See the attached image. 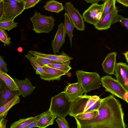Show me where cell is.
Segmentation results:
<instances>
[{
  "mask_svg": "<svg viewBox=\"0 0 128 128\" xmlns=\"http://www.w3.org/2000/svg\"><path fill=\"white\" fill-rule=\"evenodd\" d=\"M15 81L21 95L24 98L30 95L36 87L33 86L30 80L27 78L24 80H19L14 78Z\"/></svg>",
  "mask_w": 128,
  "mask_h": 128,
  "instance_id": "17",
  "label": "cell"
},
{
  "mask_svg": "<svg viewBox=\"0 0 128 128\" xmlns=\"http://www.w3.org/2000/svg\"><path fill=\"white\" fill-rule=\"evenodd\" d=\"M64 92L67 98L72 102L82 96L84 93L82 88L78 82L68 84L64 88Z\"/></svg>",
  "mask_w": 128,
  "mask_h": 128,
  "instance_id": "15",
  "label": "cell"
},
{
  "mask_svg": "<svg viewBox=\"0 0 128 128\" xmlns=\"http://www.w3.org/2000/svg\"><path fill=\"white\" fill-rule=\"evenodd\" d=\"M34 57L35 60L41 67L50 64H70L71 62L70 61L66 62H61L53 60L47 58L36 56Z\"/></svg>",
  "mask_w": 128,
  "mask_h": 128,
  "instance_id": "27",
  "label": "cell"
},
{
  "mask_svg": "<svg viewBox=\"0 0 128 128\" xmlns=\"http://www.w3.org/2000/svg\"><path fill=\"white\" fill-rule=\"evenodd\" d=\"M18 96H15L11 100L0 107V120L6 116L8 111L13 106L20 102Z\"/></svg>",
  "mask_w": 128,
  "mask_h": 128,
  "instance_id": "22",
  "label": "cell"
},
{
  "mask_svg": "<svg viewBox=\"0 0 128 128\" xmlns=\"http://www.w3.org/2000/svg\"><path fill=\"white\" fill-rule=\"evenodd\" d=\"M116 52H112L108 54L102 64L104 71L109 75H114L116 64Z\"/></svg>",
  "mask_w": 128,
  "mask_h": 128,
  "instance_id": "13",
  "label": "cell"
},
{
  "mask_svg": "<svg viewBox=\"0 0 128 128\" xmlns=\"http://www.w3.org/2000/svg\"><path fill=\"white\" fill-rule=\"evenodd\" d=\"M116 1L124 6L128 7V0H116Z\"/></svg>",
  "mask_w": 128,
  "mask_h": 128,
  "instance_id": "38",
  "label": "cell"
},
{
  "mask_svg": "<svg viewBox=\"0 0 128 128\" xmlns=\"http://www.w3.org/2000/svg\"><path fill=\"white\" fill-rule=\"evenodd\" d=\"M58 26V30L52 42V46L54 54L59 52L60 48L65 42L66 34L63 24L60 23Z\"/></svg>",
  "mask_w": 128,
  "mask_h": 128,
  "instance_id": "12",
  "label": "cell"
},
{
  "mask_svg": "<svg viewBox=\"0 0 128 128\" xmlns=\"http://www.w3.org/2000/svg\"><path fill=\"white\" fill-rule=\"evenodd\" d=\"M124 99L125 101L128 103V92H126L124 96Z\"/></svg>",
  "mask_w": 128,
  "mask_h": 128,
  "instance_id": "44",
  "label": "cell"
},
{
  "mask_svg": "<svg viewBox=\"0 0 128 128\" xmlns=\"http://www.w3.org/2000/svg\"><path fill=\"white\" fill-rule=\"evenodd\" d=\"M3 28H0V40L1 42L8 46L10 44L11 38L8 36L6 32Z\"/></svg>",
  "mask_w": 128,
  "mask_h": 128,
  "instance_id": "31",
  "label": "cell"
},
{
  "mask_svg": "<svg viewBox=\"0 0 128 128\" xmlns=\"http://www.w3.org/2000/svg\"><path fill=\"white\" fill-rule=\"evenodd\" d=\"M114 72L116 80L128 92V65L122 62L116 63Z\"/></svg>",
  "mask_w": 128,
  "mask_h": 128,
  "instance_id": "11",
  "label": "cell"
},
{
  "mask_svg": "<svg viewBox=\"0 0 128 128\" xmlns=\"http://www.w3.org/2000/svg\"><path fill=\"white\" fill-rule=\"evenodd\" d=\"M30 19L33 24V30L36 33H49L54 26L55 20L52 16L41 14L36 11Z\"/></svg>",
  "mask_w": 128,
  "mask_h": 128,
  "instance_id": "5",
  "label": "cell"
},
{
  "mask_svg": "<svg viewBox=\"0 0 128 128\" xmlns=\"http://www.w3.org/2000/svg\"><path fill=\"white\" fill-rule=\"evenodd\" d=\"M0 70L7 73L8 72L7 68V64L4 61L3 57L0 56Z\"/></svg>",
  "mask_w": 128,
  "mask_h": 128,
  "instance_id": "35",
  "label": "cell"
},
{
  "mask_svg": "<svg viewBox=\"0 0 128 128\" xmlns=\"http://www.w3.org/2000/svg\"><path fill=\"white\" fill-rule=\"evenodd\" d=\"M57 116L49 109L43 112L41 117L39 119L38 123V127L45 128L54 124V120Z\"/></svg>",
  "mask_w": 128,
  "mask_h": 128,
  "instance_id": "18",
  "label": "cell"
},
{
  "mask_svg": "<svg viewBox=\"0 0 128 128\" xmlns=\"http://www.w3.org/2000/svg\"><path fill=\"white\" fill-rule=\"evenodd\" d=\"M88 3H92L94 2L98 3L100 1L104 2L106 0H84Z\"/></svg>",
  "mask_w": 128,
  "mask_h": 128,
  "instance_id": "40",
  "label": "cell"
},
{
  "mask_svg": "<svg viewBox=\"0 0 128 128\" xmlns=\"http://www.w3.org/2000/svg\"><path fill=\"white\" fill-rule=\"evenodd\" d=\"M44 7L46 10L57 14L64 9V6L62 3L55 0L47 1Z\"/></svg>",
  "mask_w": 128,
  "mask_h": 128,
  "instance_id": "23",
  "label": "cell"
},
{
  "mask_svg": "<svg viewBox=\"0 0 128 128\" xmlns=\"http://www.w3.org/2000/svg\"><path fill=\"white\" fill-rule=\"evenodd\" d=\"M117 22H119L128 30V18H124L122 16L118 14L115 20L114 24Z\"/></svg>",
  "mask_w": 128,
  "mask_h": 128,
  "instance_id": "32",
  "label": "cell"
},
{
  "mask_svg": "<svg viewBox=\"0 0 128 128\" xmlns=\"http://www.w3.org/2000/svg\"><path fill=\"white\" fill-rule=\"evenodd\" d=\"M18 51L20 52H22L23 51V49L21 47H19L17 49Z\"/></svg>",
  "mask_w": 128,
  "mask_h": 128,
  "instance_id": "45",
  "label": "cell"
},
{
  "mask_svg": "<svg viewBox=\"0 0 128 128\" xmlns=\"http://www.w3.org/2000/svg\"><path fill=\"white\" fill-rule=\"evenodd\" d=\"M94 119L81 120L75 118L77 128H126L124 114L120 101L110 94L102 99Z\"/></svg>",
  "mask_w": 128,
  "mask_h": 128,
  "instance_id": "1",
  "label": "cell"
},
{
  "mask_svg": "<svg viewBox=\"0 0 128 128\" xmlns=\"http://www.w3.org/2000/svg\"></svg>",
  "mask_w": 128,
  "mask_h": 128,
  "instance_id": "48",
  "label": "cell"
},
{
  "mask_svg": "<svg viewBox=\"0 0 128 128\" xmlns=\"http://www.w3.org/2000/svg\"><path fill=\"white\" fill-rule=\"evenodd\" d=\"M3 0H0V3L3 2Z\"/></svg>",
  "mask_w": 128,
  "mask_h": 128,
  "instance_id": "46",
  "label": "cell"
},
{
  "mask_svg": "<svg viewBox=\"0 0 128 128\" xmlns=\"http://www.w3.org/2000/svg\"><path fill=\"white\" fill-rule=\"evenodd\" d=\"M0 78L6 83L7 86L12 90H18V87L14 79L7 73L0 70Z\"/></svg>",
  "mask_w": 128,
  "mask_h": 128,
  "instance_id": "24",
  "label": "cell"
},
{
  "mask_svg": "<svg viewBox=\"0 0 128 128\" xmlns=\"http://www.w3.org/2000/svg\"><path fill=\"white\" fill-rule=\"evenodd\" d=\"M18 24V22H15L14 20L0 22V28L9 31L16 27Z\"/></svg>",
  "mask_w": 128,
  "mask_h": 128,
  "instance_id": "29",
  "label": "cell"
},
{
  "mask_svg": "<svg viewBox=\"0 0 128 128\" xmlns=\"http://www.w3.org/2000/svg\"><path fill=\"white\" fill-rule=\"evenodd\" d=\"M21 95L19 90H11L7 86L5 89L0 93V107L9 102L15 96Z\"/></svg>",
  "mask_w": 128,
  "mask_h": 128,
  "instance_id": "19",
  "label": "cell"
},
{
  "mask_svg": "<svg viewBox=\"0 0 128 128\" xmlns=\"http://www.w3.org/2000/svg\"><path fill=\"white\" fill-rule=\"evenodd\" d=\"M7 85L5 82L0 78V93L2 92L6 88Z\"/></svg>",
  "mask_w": 128,
  "mask_h": 128,
  "instance_id": "36",
  "label": "cell"
},
{
  "mask_svg": "<svg viewBox=\"0 0 128 128\" xmlns=\"http://www.w3.org/2000/svg\"><path fill=\"white\" fill-rule=\"evenodd\" d=\"M98 3H92L82 15L84 21L94 26L101 20L103 11L104 4H100Z\"/></svg>",
  "mask_w": 128,
  "mask_h": 128,
  "instance_id": "8",
  "label": "cell"
},
{
  "mask_svg": "<svg viewBox=\"0 0 128 128\" xmlns=\"http://www.w3.org/2000/svg\"><path fill=\"white\" fill-rule=\"evenodd\" d=\"M41 0H26L25 2L24 9L34 6Z\"/></svg>",
  "mask_w": 128,
  "mask_h": 128,
  "instance_id": "34",
  "label": "cell"
},
{
  "mask_svg": "<svg viewBox=\"0 0 128 128\" xmlns=\"http://www.w3.org/2000/svg\"><path fill=\"white\" fill-rule=\"evenodd\" d=\"M43 114V112L34 117H30L26 118L20 119L12 124L10 128H26L30 124L37 119L41 118Z\"/></svg>",
  "mask_w": 128,
  "mask_h": 128,
  "instance_id": "20",
  "label": "cell"
},
{
  "mask_svg": "<svg viewBox=\"0 0 128 128\" xmlns=\"http://www.w3.org/2000/svg\"><path fill=\"white\" fill-rule=\"evenodd\" d=\"M72 102L62 92L51 98L49 109L58 117L65 118L70 113Z\"/></svg>",
  "mask_w": 128,
  "mask_h": 128,
  "instance_id": "3",
  "label": "cell"
},
{
  "mask_svg": "<svg viewBox=\"0 0 128 128\" xmlns=\"http://www.w3.org/2000/svg\"><path fill=\"white\" fill-rule=\"evenodd\" d=\"M98 114V110H94L78 114L74 118L81 120H90L95 118Z\"/></svg>",
  "mask_w": 128,
  "mask_h": 128,
  "instance_id": "26",
  "label": "cell"
},
{
  "mask_svg": "<svg viewBox=\"0 0 128 128\" xmlns=\"http://www.w3.org/2000/svg\"><path fill=\"white\" fill-rule=\"evenodd\" d=\"M68 64H48L45 66L58 70L67 74L72 69L71 67Z\"/></svg>",
  "mask_w": 128,
  "mask_h": 128,
  "instance_id": "28",
  "label": "cell"
},
{
  "mask_svg": "<svg viewBox=\"0 0 128 128\" xmlns=\"http://www.w3.org/2000/svg\"><path fill=\"white\" fill-rule=\"evenodd\" d=\"M28 53L34 56L47 58L61 62H66L73 59V58L70 57L62 51V52L59 55L56 54H47L44 53L32 50L29 51Z\"/></svg>",
  "mask_w": 128,
  "mask_h": 128,
  "instance_id": "14",
  "label": "cell"
},
{
  "mask_svg": "<svg viewBox=\"0 0 128 128\" xmlns=\"http://www.w3.org/2000/svg\"><path fill=\"white\" fill-rule=\"evenodd\" d=\"M0 120V128H6V122L5 121L4 118L3 117Z\"/></svg>",
  "mask_w": 128,
  "mask_h": 128,
  "instance_id": "39",
  "label": "cell"
},
{
  "mask_svg": "<svg viewBox=\"0 0 128 128\" xmlns=\"http://www.w3.org/2000/svg\"><path fill=\"white\" fill-rule=\"evenodd\" d=\"M3 14L0 17V22L14 20L25 10V2H19L15 0H3Z\"/></svg>",
  "mask_w": 128,
  "mask_h": 128,
  "instance_id": "4",
  "label": "cell"
},
{
  "mask_svg": "<svg viewBox=\"0 0 128 128\" xmlns=\"http://www.w3.org/2000/svg\"><path fill=\"white\" fill-rule=\"evenodd\" d=\"M115 4L113 5L105 16L94 26L96 29L99 30H107L114 24L116 17L118 14V11Z\"/></svg>",
  "mask_w": 128,
  "mask_h": 128,
  "instance_id": "10",
  "label": "cell"
},
{
  "mask_svg": "<svg viewBox=\"0 0 128 128\" xmlns=\"http://www.w3.org/2000/svg\"><path fill=\"white\" fill-rule=\"evenodd\" d=\"M38 118L35 120L34 122H32L27 126L26 128H31L34 127H38L37 123L39 120V119L41 118Z\"/></svg>",
  "mask_w": 128,
  "mask_h": 128,
  "instance_id": "37",
  "label": "cell"
},
{
  "mask_svg": "<svg viewBox=\"0 0 128 128\" xmlns=\"http://www.w3.org/2000/svg\"><path fill=\"white\" fill-rule=\"evenodd\" d=\"M0 17L3 13L4 6L3 2L0 3Z\"/></svg>",
  "mask_w": 128,
  "mask_h": 128,
  "instance_id": "41",
  "label": "cell"
},
{
  "mask_svg": "<svg viewBox=\"0 0 128 128\" xmlns=\"http://www.w3.org/2000/svg\"><path fill=\"white\" fill-rule=\"evenodd\" d=\"M64 8L76 29L80 31L84 30L85 28L84 21L78 10L70 2L65 4Z\"/></svg>",
  "mask_w": 128,
  "mask_h": 128,
  "instance_id": "9",
  "label": "cell"
},
{
  "mask_svg": "<svg viewBox=\"0 0 128 128\" xmlns=\"http://www.w3.org/2000/svg\"><path fill=\"white\" fill-rule=\"evenodd\" d=\"M122 53L124 56L126 60V62L128 63V51Z\"/></svg>",
  "mask_w": 128,
  "mask_h": 128,
  "instance_id": "42",
  "label": "cell"
},
{
  "mask_svg": "<svg viewBox=\"0 0 128 128\" xmlns=\"http://www.w3.org/2000/svg\"><path fill=\"white\" fill-rule=\"evenodd\" d=\"M76 74L77 82L85 94L101 87V83L100 82L101 78L98 73L79 70L76 72Z\"/></svg>",
  "mask_w": 128,
  "mask_h": 128,
  "instance_id": "2",
  "label": "cell"
},
{
  "mask_svg": "<svg viewBox=\"0 0 128 128\" xmlns=\"http://www.w3.org/2000/svg\"><path fill=\"white\" fill-rule=\"evenodd\" d=\"M91 96L85 94L72 101L70 115L74 117L78 114L86 112L97 101L92 99Z\"/></svg>",
  "mask_w": 128,
  "mask_h": 128,
  "instance_id": "7",
  "label": "cell"
},
{
  "mask_svg": "<svg viewBox=\"0 0 128 128\" xmlns=\"http://www.w3.org/2000/svg\"><path fill=\"white\" fill-rule=\"evenodd\" d=\"M102 86L105 91L124 100V96L127 91L115 78L107 75L101 78Z\"/></svg>",
  "mask_w": 128,
  "mask_h": 128,
  "instance_id": "6",
  "label": "cell"
},
{
  "mask_svg": "<svg viewBox=\"0 0 128 128\" xmlns=\"http://www.w3.org/2000/svg\"><path fill=\"white\" fill-rule=\"evenodd\" d=\"M24 0V1H25L26 0Z\"/></svg>",
  "mask_w": 128,
  "mask_h": 128,
  "instance_id": "47",
  "label": "cell"
},
{
  "mask_svg": "<svg viewBox=\"0 0 128 128\" xmlns=\"http://www.w3.org/2000/svg\"><path fill=\"white\" fill-rule=\"evenodd\" d=\"M91 98L92 99L96 100H98L100 99L99 97L96 95L92 96Z\"/></svg>",
  "mask_w": 128,
  "mask_h": 128,
  "instance_id": "43",
  "label": "cell"
},
{
  "mask_svg": "<svg viewBox=\"0 0 128 128\" xmlns=\"http://www.w3.org/2000/svg\"><path fill=\"white\" fill-rule=\"evenodd\" d=\"M25 58H27L30 61L31 65L36 70V74L40 76L43 75L45 73L42 67L40 66L35 60L34 57L32 54L29 53L25 54Z\"/></svg>",
  "mask_w": 128,
  "mask_h": 128,
  "instance_id": "25",
  "label": "cell"
},
{
  "mask_svg": "<svg viewBox=\"0 0 128 128\" xmlns=\"http://www.w3.org/2000/svg\"><path fill=\"white\" fill-rule=\"evenodd\" d=\"M64 28L65 31L69 38L71 47L72 48V40L73 30L75 28L74 24L68 14L66 12L64 14Z\"/></svg>",
  "mask_w": 128,
  "mask_h": 128,
  "instance_id": "21",
  "label": "cell"
},
{
  "mask_svg": "<svg viewBox=\"0 0 128 128\" xmlns=\"http://www.w3.org/2000/svg\"><path fill=\"white\" fill-rule=\"evenodd\" d=\"M45 72L42 76H40L41 79L49 82L54 80H60L62 76L66 74L65 73L58 70L45 66H42Z\"/></svg>",
  "mask_w": 128,
  "mask_h": 128,
  "instance_id": "16",
  "label": "cell"
},
{
  "mask_svg": "<svg viewBox=\"0 0 128 128\" xmlns=\"http://www.w3.org/2000/svg\"><path fill=\"white\" fill-rule=\"evenodd\" d=\"M60 128H69L68 124L65 118L58 117L56 120Z\"/></svg>",
  "mask_w": 128,
  "mask_h": 128,
  "instance_id": "33",
  "label": "cell"
},
{
  "mask_svg": "<svg viewBox=\"0 0 128 128\" xmlns=\"http://www.w3.org/2000/svg\"><path fill=\"white\" fill-rule=\"evenodd\" d=\"M116 0H106L104 2L103 11L101 19L109 12L113 5L116 4Z\"/></svg>",
  "mask_w": 128,
  "mask_h": 128,
  "instance_id": "30",
  "label": "cell"
}]
</instances>
